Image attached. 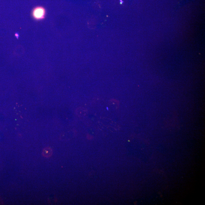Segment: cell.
Masks as SVG:
<instances>
[{"mask_svg":"<svg viewBox=\"0 0 205 205\" xmlns=\"http://www.w3.org/2000/svg\"><path fill=\"white\" fill-rule=\"evenodd\" d=\"M46 12L45 8L41 6L35 7L32 10V17L36 21H41L44 19L46 17Z\"/></svg>","mask_w":205,"mask_h":205,"instance_id":"1","label":"cell"},{"mask_svg":"<svg viewBox=\"0 0 205 205\" xmlns=\"http://www.w3.org/2000/svg\"><path fill=\"white\" fill-rule=\"evenodd\" d=\"M53 154L52 149L50 148H46L43 149L42 152V155L43 156L46 158H49Z\"/></svg>","mask_w":205,"mask_h":205,"instance_id":"2","label":"cell"},{"mask_svg":"<svg viewBox=\"0 0 205 205\" xmlns=\"http://www.w3.org/2000/svg\"><path fill=\"white\" fill-rule=\"evenodd\" d=\"M15 36L17 38V39H18V38L19 37V34L18 33H16L15 34Z\"/></svg>","mask_w":205,"mask_h":205,"instance_id":"3","label":"cell"}]
</instances>
